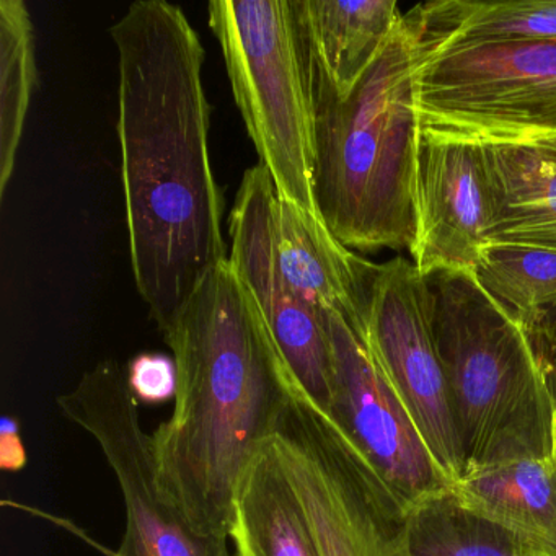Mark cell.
I'll return each mask as SVG.
<instances>
[{
    "label": "cell",
    "instance_id": "cell-1",
    "mask_svg": "<svg viewBox=\"0 0 556 556\" xmlns=\"http://www.w3.org/2000/svg\"><path fill=\"white\" fill-rule=\"evenodd\" d=\"M118 138L132 276L164 331L223 263L224 198L210 152L204 47L165 0L132 2L113 25Z\"/></svg>",
    "mask_w": 556,
    "mask_h": 556
},
{
    "label": "cell",
    "instance_id": "cell-2",
    "mask_svg": "<svg viewBox=\"0 0 556 556\" xmlns=\"http://www.w3.org/2000/svg\"><path fill=\"white\" fill-rule=\"evenodd\" d=\"M162 334L177 366V395L170 418L151 434L159 484L198 532L229 539L240 480L271 441L295 387L229 262Z\"/></svg>",
    "mask_w": 556,
    "mask_h": 556
},
{
    "label": "cell",
    "instance_id": "cell-3",
    "mask_svg": "<svg viewBox=\"0 0 556 556\" xmlns=\"http://www.w3.org/2000/svg\"><path fill=\"white\" fill-rule=\"evenodd\" d=\"M418 27L403 15L386 48L348 96L311 79L314 193L343 245L408 250L418 240Z\"/></svg>",
    "mask_w": 556,
    "mask_h": 556
},
{
    "label": "cell",
    "instance_id": "cell-4",
    "mask_svg": "<svg viewBox=\"0 0 556 556\" xmlns=\"http://www.w3.org/2000/svg\"><path fill=\"white\" fill-rule=\"evenodd\" d=\"M432 330L465 471L553 458L556 416L535 346L473 271L429 276Z\"/></svg>",
    "mask_w": 556,
    "mask_h": 556
},
{
    "label": "cell",
    "instance_id": "cell-5",
    "mask_svg": "<svg viewBox=\"0 0 556 556\" xmlns=\"http://www.w3.org/2000/svg\"><path fill=\"white\" fill-rule=\"evenodd\" d=\"M207 14L237 109L276 193L318 213L311 71L294 0H213Z\"/></svg>",
    "mask_w": 556,
    "mask_h": 556
},
{
    "label": "cell",
    "instance_id": "cell-6",
    "mask_svg": "<svg viewBox=\"0 0 556 556\" xmlns=\"http://www.w3.org/2000/svg\"><path fill=\"white\" fill-rule=\"evenodd\" d=\"M418 38L421 128L481 142L556 135L555 41Z\"/></svg>",
    "mask_w": 556,
    "mask_h": 556
},
{
    "label": "cell",
    "instance_id": "cell-7",
    "mask_svg": "<svg viewBox=\"0 0 556 556\" xmlns=\"http://www.w3.org/2000/svg\"><path fill=\"white\" fill-rule=\"evenodd\" d=\"M271 441L320 556H412L405 504L340 428L295 389Z\"/></svg>",
    "mask_w": 556,
    "mask_h": 556
},
{
    "label": "cell",
    "instance_id": "cell-8",
    "mask_svg": "<svg viewBox=\"0 0 556 556\" xmlns=\"http://www.w3.org/2000/svg\"><path fill=\"white\" fill-rule=\"evenodd\" d=\"M56 403L96 439L118 480L126 529L116 556H233L229 539L198 532L161 490L151 434L142 428L126 366L97 364Z\"/></svg>",
    "mask_w": 556,
    "mask_h": 556
},
{
    "label": "cell",
    "instance_id": "cell-9",
    "mask_svg": "<svg viewBox=\"0 0 556 556\" xmlns=\"http://www.w3.org/2000/svg\"><path fill=\"white\" fill-rule=\"evenodd\" d=\"M364 341L432 457L452 484L457 483L465 462L432 330L431 288L405 256L377 265Z\"/></svg>",
    "mask_w": 556,
    "mask_h": 556
},
{
    "label": "cell",
    "instance_id": "cell-10",
    "mask_svg": "<svg viewBox=\"0 0 556 556\" xmlns=\"http://www.w3.org/2000/svg\"><path fill=\"white\" fill-rule=\"evenodd\" d=\"M276 200L271 175L262 164L243 174L229 217V265L258 308L295 390L327 416L333 402L327 321L282 275L275 243Z\"/></svg>",
    "mask_w": 556,
    "mask_h": 556
},
{
    "label": "cell",
    "instance_id": "cell-11",
    "mask_svg": "<svg viewBox=\"0 0 556 556\" xmlns=\"http://www.w3.org/2000/svg\"><path fill=\"white\" fill-rule=\"evenodd\" d=\"M333 357V402L327 418L353 442L406 509L451 490L366 341L338 314H325Z\"/></svg>",
    "mask_w": 556,
    "mask_h": 556
},
{
    "label": "cell",
    "instance_id": "cell-12",
    "mask_svg": "<svg viewBox=\"0 0 556 556\" xmlns=\"http://www.w3.org/2000/svg\"><path fill=\"white\" fill-rule=\"evenodd\" d=\"M418 240L413 263L422 276L475 271L491 243L493 190L481 141L419 129Z\"/></svg>",
    "mask_w": 556,
    "mask_h": 556
},
{
    "label": "cell",
    "instance_id": "cell-13",
    "mask_svg": "<svg viewBox=\"0 0 556 556\" xmlns=\"http://www.w3.org/2000/svg\"><path fill=\"white\" fill-rule=\"evenodd\" d=\"M275 243L282 275L302 302L321 317L340 315L364 340L376 263L343 245L320 214L279 197Z\"/></svg>",
    "mask_w": 556,
    "mask_h": 556
},
{
    "label": "cell",
    "instance_id": "cell-14",
    "mask_svg": "<svg viewBox=\"0 0 556 556\" xmlns=\"http://www.w3.org/2000/svg\"><path fill=\"white\" fill-rule=\"evenodd\" d=\"M483 144L493 190L491 243L556 250V135Z\"/></svg>",
    "mask_w": 556,
    "mask_h": 556
},
{
    "label": "cell",
    "instance_id": "cell-15",
    "mask_svg": "<svg viewBox=\"0 0 556 556\" xmlns=\"http://www.w3.org/2000/svg\"><path fill=\"white\" fill-rule=\"evenodd\" d=\"M311 79L340 97L363 79L403 18L393 0H294Z\"/></svg>",
    "mask_w": 556,
    "mask_h": 556
},
{
    "label": "cell",
    "instance_id": "cell-16",
    "mask_svg": "<svg viewBox=\"0 0 556 556\" xmlns=\"http://www.w3.org/2000/svg\"><path fill=\"white\" fill-rule=\"evenodd\" d=\"M229 539L233 556H320L304 506L273 441L237 488Z\"/></svg>",
    "mask_w": 556,
    "mask_h": 556
},
{
    "label": "cell",
    "instance_id": "cell-17",
    "mask_svg": "<svg viewBox=\"0 0 556 556\" xmlns=\"http://www.w3.org/2000/svg\"><path fill=\"white\" fill-rule=\"evenodd\" d=\"M452 490L478 513L556 548L555 457L477 468Z\"/></svg>",
    "mask_w": 556,
    "mask_h": 556
},
{
    "label": "cell",
    "instance_id": "cell-18",
    "mask_svg": "<svg viewBox=\"0 0 556 556\" xmlns=\"http://www.w3.org/2000/svg\"><path fill=\"white\" fill-rule=\"evenodd\" d=\"M412 556H556V548L467 506L454 490L408 509Z\"/></svg>",
    "mask_w": 556,
    "mask_h": 556
},
{
    "label": "cell",
    "instance_id": "cell-19",
    "mask_svg": "<svg viewBox=\"0 0 556 556\" xmlns=\"http://www.w3.org/2000/svg\"><path fill=\"white\" fill-rule=\"evenodd\" d=\"M473 273L519 320L536 354L555 350L556 250L490 243Z\"/></svg>",
    "mask_w": 556,
    "mask_h": 556
},
{
    "label": "cell",
    "instance_id": "cell-20",
    "mask_svg": "<svg viewBox=\"0 0 556 556\" xmlns=\"http://www.w3.org/2000/svg\"><path fill=\"white\" fill-rule=\"evenodd\" d=\"M419 34L434 40L555 41L556 0L429 2L409 12Z\"/></svg>",
    "mask_w": 556,
    "mask_h": 556
},
{
    "label": "cell",
    "instance_id": "cell-21",
    "mask_svg": "<svg viewBox=\"0 0 556 556\" xmlns=\"http://www.w3.org/2000/svg\"><path fill=\"white\" fill-rule=\"evenodd\" d=\"M38 84L35 31L22 0H0V198L5 197Z\"/></svg>",
    "mask_w": 556,
    "mask_h": 556
},
{
    "label": "cell",
    "instance_id": "cell-22",
    "mask_svg": "<svg viewBox=\"0 0 556 556\" xmlns=\"http://www.w3.org/2000/svg\"><path fill=\"white\" fill-rule=\"evenodd\" d=\"M128 383L139 403L161 405L177 395V366L164 353H141L129 361Z\"/></svg>",
    "mask_w": 556,
    "mask_h": 556
},
{
    "label": "cell",
    "instance_id": "cell-23",
    "mask_svg": "<svg viewBox=\"0 0 556 556\" xmlns=\"http://www.w3.org/2000/svg\"><path fill=\"white\" fill-rule=\"evenodd\" d=\"M28 455L21 435V425L15 416L0 419V467L2 470L21 471L27 465Z\"/></svg>",
    "mask_w": 556,
    "mask_h": 556
},
{
    "label": "cell",
    "instance_id": "cell-24",
    "mask_svg": "<svg viewBox=\"0 0 556 556\" xmlns=\"http://www.w3.org/2000/svg\"><path fill=\"white\" fill-rule=\"evenodd\" d=\"M540 363H542L543 372H545L546 382H548L549 393H552L553 406H555L556 416V348L555 350L540 353Z\"/></svg>",
    "mask_w": 556,
    "mask_h": 556
},
{
    "label": "cell",
    "instance_id": "cell-25",
    "mask_svg": "<svg viewBox=\"0 0 556 556\" xmlns=\"http://www.w3.org/2000/svg\"><path fill=\"white\" fill-rule=\"evenodd\" d=\"M553 457H555V460H556V448H555V455H553Z\"/></svg>",
    "mask_w": 556,
    "mask_h": 556
}]
</instances>
